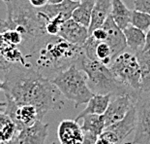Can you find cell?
I'll list each match as a JSON object with an SVG mask.
<instances>
[{"instance_id":"d6a6232c","label":"cell","mask_w":150,"mask_h":144,"mask_svg":"<svg viewBox=\"0 0 150 144\" xmlns=\"http://www.w3.org/2000/svg\"><path fill=\"white\" fill-rule=\"evenodd\" d=\"M73 1H76V2H79V1H81V0H73Z\"/></svg>"},{"instance_id":"9a60e30c","label":"cell","mask_w":150,"mask_h":144,"mask_svg":"<svg viewBox=\"0 0 150 144\" xmlns=\"http://www.w3.org/2000/svg\"><path fill=\"white\" fill-rule=\"evenodd\" d=\"M112 0H96L91 16V21L89 24L88 31L90 34L94 29L101 27L110 16Z\"/></svg>"},{"instance_id":"4dcf8cb0","label":"cell","mask_w":150,"mask_h":144,"mask_svg":"<svg viewBox=\"0 0 150 144\" xmlns=\"http://www.w3.org/2000/svg\"><path fill=\"white\" fill-rule=\"evenodd\" d=\"M4 90V82L0 81V91H3Z\"/></svg>"},{"instance_id":"836d02e7","label":"cell","mask_w":150,"mask_h":144,"mask_svg":"<svg viewBox=\"0 0 150 144\" xmlns=\"http://www.w3.org/2000/svg\"><path fill=\"white\" fill-rule=\"evenodd\" d=\"M2 1H3V2H6V1H7V0H2Z\"/></svg>"},{"instance_id":"cb8c5ba5","label":"cell","mask_w":150,"mask_h":144,"mask_svg":"<svg viewBox=\"0 0 150 144\" xmlns=\"http://www.w3.org/2000/svg\"><path fill=\"white\" fill-rule=\"evenodd\" d=\"M119 137L111 130L105 129L100 135H98L96 144H121Z\"/></svg>"},{"instance_id":"d4e9b609","label":"cell","mask_w":150,"mask_h":144,"mask_svg":"<svg viewBox=\"0 0 150 144\" xmlns=\"http://www.w3.org/2000/svg\"><path fill=\"white\" fill-rule=\"evenodd\" d=\"M135 10L145 12L150 15V0H134Z\"/></svg>"},{"instance_id":"9c48e42d","label":"cell","mask_w":150,"mask_h":144,"mask_svg":"<svg viewBox=\"0 0 150 144\" xmlns=\"http://www.w3.org/2000/svg\"><path fill=\"white\" fill-rule=\"evenodd\" d=\"M136 101L137 98L129 95H116L114 100H110L106 112L104 113L106 128L111 126L112 124L121 120L123 117H125V115L128 113L130 108L136 103Z\"/></svg>"},{"instance_id":"6da1fadb","label":"cell","mask_w":150,"mask_h":144,"mask_svg":"<svg viewBox=\"0 0 150 144\" xmlns=\"http://www.w3.org/2000/svg\"><path fill=\"white\" fill-rule=\"evenodd\" d=\"M6 98L16 103L32 104L40 113L41 120L50 111L64 107L62 94L52 80L44 77L32 67L16 65L5 72Z\"/></svg>"},{"instance_id":"5b68a950","label":"cell","mask_w":150,"mask_h":144,"mask_svg":"<svg viewBox=\"0 0 150 144\" xmlns=\"http://www.w3.org/2000/svg\"><path fill=\"white\" fill-rule=\"evenodd\" d=\"M52 82L63 97L74 102L76 108L87 103L94 95L88 86L87 76L76 64H73L58 73L52 79Z\"/></svg>"},{"instance_id":"52a82bcc","label":"cell","mask_w":150,"mask_h":144,"mask_svg":"<svg viewBox=\"0 0 150 144\" xmlns=\"http://www.w3.org/2000/svg\"><path fill=\"white\" fill-rule=\"evenodd\" d=\"M136 128L132 141L124 144H150V92H140L136 103Z\"/></svg>"},{"instance_id":"277c9868","label":"cell","mask_w":150,"mask_h":144,"mask_svg":"<svg viewBox=\"0 0 150 144\" xmlns=\"http://www.w3.org/2000/svg\"><path fill=\"white\" fill-rule=\"evenodd\" d=\"M7 20L32 39L47 34V21L42 17L39 8H35L28 0H7Z\"/></svg>"},{"instance_id":"4316f807","label":"cell","mask_w":150,"mask_h":144,"mask_svg":"<svg viewBox=\"0 0 150 144\" xmlns=\"http://www.w3.org/2000/svg\"><path fill=\"white\" fill-rule=\"evenodd\" d=\"M28 1L35 8H41L49 4V0H28Z\"/></svg>"},{"instance_id":"2e32d148","label":"cell","mask_w":150,"mask_h":144,"mask_svg":"<svg viewBox=\"0 0 150 144\" xmlns=\"http://www.w3.org/2000/svg\"><path fill=\"white\" fill-rule=\"evenodd\" d=\"M111 97H113L112 95L94 94L93 97H92L87 102V106L76 116V120L79 121V119H82L84 116L89 114L103 115L105 112H106L108 104H110Z\"/></svg>"},{"instance_id":"e0dca14e","label":"cell","mask_w":150,"mask_h":144,"mask_svg":"<svg viewBox=\"0 0 150 144\" xmlns=\"http://www.w3.org/2000/svg\"><path fill=\"white\" fill-rule=\"evenodd\" d=\"M123 32L126 37L127 46L134 53L137 54L143 51L146 41V33L144 31L134 27L133 24H129L123 29Z\"/></svg>"},{"instance_id":"ac0fdd59","label":"cell","mask_w":150,"mask_h":144,"mask_svg":"<svg viewBox=\"0 0 150 144\" xmlns=\"http://www.w3.org/2000/svg\"><path fill=\"white\" fill-rule=\"evenodd\" d=\"M131 14L132 11L127 7L123 0H112L110 16L122 30L131 24Z\"/></svg>"},{"instance_id":"8fae6325","label":"cell","mask_w":150,"mask_h":144,"mask_svg":"<svg viewBox=\"0 0 150 144\" xmlns=\"http://www.w3.org/2000/svg\"><path fill=\"white\" fill-rule=\"evenodd\" d=\"M57 137L61 144H82L84 130L76 120H63L57 129Z\"/></svg>"},{"instance_id":"8992f818","label":"cell","mask_w":150,"mask_h":144,"mask_svg":"<svg viewBox=\"0 0 150 144\" xmlns=\"http://www.w3.org/2000/svg\"><path fill=\"white\" fill-rule=\"evenodd\" d=\"M110 68L124 85L136 92H142V71L135 53H121L112 60Z\"/></svg>"},{"instance_id":"7402d4cb","label":"cell","mask_w":150,"mask_h":144,"mask_svg":"<svg viewBox=\"0 0 150 144\" xmlns=\"http://www.w3.org/2000/svg\"><path fill=\"white\" fill-rule=\"evenodd\" d=\"M136 55L142 71V92H150V49Z\"/></svg>"},{"instance_id":"e575fe53","label":"cell","mask_w":150,"mask_h":144,"mask_svg":"<svg viewBox=\"0 0 150 144\" xmlns=\"http://www.w3.org/2000/svg\"><path fill=\"white\" fill-rule=\"evenodd\" d=\"M52 144H56V143H55V142H52Z\"/></svg>"},{"instance_id":"484cf974","label":"cell","mask_w":150,"mask_h":144,"mask_svg":"<svg viewBox=\"0 0 150 144\" xmlns=\"http://www.w3.org/2000/svg\"><path fill=\"white\" fill-rule=\"evenodd\" d=\"M97 135H95L94 133L84 132V139L82 144H96L97 140Z\"/></svg>"},{"instance_id":"44dd1931","label":"cell","mask_w":150,"mask_h":144,"mask_svg":"<svg viewBox=\"0 0 150 144\" xmlns=\"http://www.w3.org/2000/svg\"><path fill=\"white\" fill-rule=\"evenodd\" d=\"M82 119H83V123L81 125V128L84 132L94 133L95 135L98 136L106 129L104 114H89L84 116Z\"/></svg>"},{"instance_id":"7a4b0ae2","label":"cell","mask_w":150,"mask_h":144,"mask_svg":"<svg viewBox=\"0 0 150 144\" xmlns=\"http://www.w3.org/2000/svg\"><path fill=\"white\" fill-rule=\"evenodd\" d=\"M83 55L81 46L59 35L46 34L33 44L26 55V62L38 73L52 80L63 70L78 64Z\"/></svg>"},{"instance_id":"3957f363","label":"cell","mask_w":150,"mask_h":144,"mask_svg":"<svg viewBox=\"0 0 150 144\" xmlns=\"http://www.w3.org/2000/svg\"><path fill=\"white\" fill-rule=\"evenodd\" d=\"M76 66L87 76V83L93 94L116 95H129L138 100L140 92L127 87L119 81L110 68L98 60L90 59L84 55L81 57Z\"/></svg>"},{"instance_id":"83f0119b","label":"cell","mask_w":150,"mask_h":144,"mask_svg":"<svg viewBox=\"0 0 150 144\" xmlns=\"http://www.w3.org/2000/svg\"><path fill=\"white\" fill-rule=\"evenodd\" d=\"M149 49H150V27H149V29L146 31V41H145V46L143 51H146Z\"/></svg>"},{"instance_id":"5bb4252c","label":"cell","mask_w":150,"mask_h":144,"mask_svg":"<svg viewBox=\"0 0 150 144\" xmlns=\"http://www.w3.org/2000/svg\"><path fill=\"white\" fill-rule=\"evenodd\" d=\"M136 128V106L135 104L130 108L128 113L118 122L112 124L111 126L106 128V129L113 132L119 137L120 141L123 142L130 135V133L135 130Z\"/></svg>"},{"instance_id":"d590c367","label":"cell","mask_w":150,"mask_h":144,"mask_svg":"<svg viewBox=\"0 0 150 144\" xmlns=\"http://www.w3.org/2000/svg\"><path fill=\"white\" fill-rule=\"evenodd\" d=\"M0 110H1V107H0Z\"/></svg>"},{"instance_id":"ba28073f","label":"cell","mask_w":150,"mask_h":144,"mask_svg":"<svg viewBox=\"0 0 150 144\" xmlns=\"http://www.w3.org/2000/svg\"><path fill=\"white\" fill-rule=\"evenodd\" d=\"M6 100L7 101H6L4 112L12 118L18 132L22 129L32 126L38 120H41L39 111L34 105L25 103L20 104L16 103L15 101L9 98H6Z\"/></svg>"},{"instance_id":"f546056e","label":"cell","mask_w":150,"mask_h":144,"mask_svg":"<svg viewBox=\"0 0 150 144\" xmlns=\"http://www.w3.org/2000/svg\"><path fill=\"white\" fill-rule=\"evenodd\" d=\"M64 0H49V3L50 4H58V3L63 2Z\"/></svg>"},{"instance_id":"8d00e7d4","label":"cell","mask_w":150,"mask_h":144,"mask_svg":"<svg viewBox=\"0 0 150 144\" xmlns=\"http://www.w3.org/2000/svg\"><path fill=\"white\" fill-rule=\"evenodd\" d=\"M0 144H1V143H0Z\"/></svg>"},{"instance_id":"7c38bea8","label":"cell","mask_w":150,"mask_h":144,"mask_svg":"<svg viewBox=\"0 0 150 144\" xmlns=\"http://www.w3.org/2000/svg\"><path fill=\"white\" fill-rule=\"evenodd\" d=\"M49 134V124L38 120L32 126L18 132L16 138L20 144H45Z\"/></svg>"},{"instance_id":"f1b7e54d","label":"cell","mask_w":150,"mask_h":144,"mask_svg":"<svg viewBox=\"0 0 150 144\" xmlns=\"http://www.w3.org/2000/svg\"><path fill=\"white\" fill-rule=\"evenodd\" d=\"M1 144H20L18 141V139L16 138H13L12 140H10V141H8V142H6V143H1Z\"/></svg>"},{"instance_id":"ffe728a7","label":"cell","mask_w":150,"mask_h":144,"mask_svg":"<svg viewBox=\"0 0 150 144\" xmlns=\"http://www.w3.org/2000/svg\"><path fill=\"white\" fill-rule=\"evenodd\" d=\"M18 132V128L12 118L5 113L4 109L0 110V143H6L15 138Z\"/></svg>"},{"instance_id":"d6986e66","label":"cell","mask_w":150,"mask_h":144,"mask_svg":"<svg viewBox=\"0 0 150 144\" xmlns=\"http://www.w3.org/2000/svg\"><path fill=\"white\" fill-rule=\"evenodd\" d=\"M95 2L96 0H81L79 1V5L73 11L72 19L79 24L89 27Z\"/></svg>"},{"instance_id":"603a6c76","label":"cell","mask_w":150,"mask_h":144,"mask_svg":"<svg viewBox=\"0 0 150 144\" xmlns=\"http://www.w3.org/2000/svg\"><path fill=\"white\" fill-rule=\"evenodd\" d=\"M131 24L146 32L150 27V15L134 9L131 14Z\"/></svg>"},{"instance_id":"1f68e13d","label":"cell","mask_w":150,"mask_h":144,"mask_svg":"<svg viewBox=\"0 0 150 144\" xmlns=\"http://www.w3.org/2000/svg\"><path fill=\"white\" fill-rule=\"evenodd\" d=\"M5 106H6V102L0 101V107H5Z\"/></svg>"},{"instance_id":"4fadbf2b","label":"cell","mask_w":150,"mask_h":144,"mask_svg":"<svg viewBox=\"0 0 150 144\" xmlns=\"http://www.w3.org/2000/svg\"><path fill=\"white\" fill-rule=\"evenodd\" d=\"M58 35L68 42L81 47L87 40L89 31L88 27L79 24L71 18L62 24Z\"/></svg>"},{"instance_id":"30bf717a","label":"cell","mask_w":150,"mask_h":144,"mask_svg":"<svg viewBox=\"0 0 150 144\" xmlns=\"http://www.w3.org/2000/svg\"><path fill=\"white\" fill-rule=\"evenodd\" d=\"M102 27H104L105 29L107 30L108 36L105 42H107L110 45V49L112 51L114 59L118 55L123 53L126 48L128 47L126 42V37L124 35L123 30L114 22L111 16L107 19Z\"/></svg>"}]
</instances>
